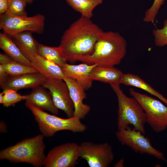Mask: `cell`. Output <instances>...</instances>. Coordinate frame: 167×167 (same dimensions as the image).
I'll return each mask as SVG.
<instances>
[{"mask_svg": "<svg viewBox=\"0 0 167 167\" xmlns=\"http://www.w3.org/2000/svg\"><path fill=\"white\" fill-rule=\"evenodd\" d=\"M102 31L91 19L82 16L71 24L64 32L59 46L67 61H77L92 54Z\"/></svg>", "mask_w": 167, "mask_h": 167, "instance_id": "6da1fadb", "label": "cell"}, {"mask_svg": "<svg viewBox=\"0 0 167 167\" xmlns=\"http://www.w3.org/2000/svg\"><path fill=\"white\" fill-rule=\"evenodd\" d=\"M127 42L119 33L102 31L90 55L79 58V61L89 65L114 66L120 63L126 52Z\"/></svg>", "mask_w": 167, "mask_h": 167, "instance_id": "7a4b0ae2", "label": "cell"}, {"mask_svg": "<svg viewBox=\"0 0 167 167\" xmlns=\"http://www.w3.org/2000/svg\"><path fill=\"white\" fill-rule=\"evenodd\" d=\"M44 137L39 134L2 150L0 159L14 163H26L35 167L43 165L46 157Z\"/></svg>", "mask_w": 167, "mask_h": 167, "instance_id": "3957f363", "label": "cell"}, {"mask_svg": "<svg viewBox=\"0 0 167 167\" xmlns=\"http://www.w3.org/2000/svg\"><path fill=\"white\" fill-rule=\"evenodd\" d=\"M110 85L117 98L118 130L126 129L131 125L135 130L144 134L147 118L141 105L134 97H127L121 89L120 84H111Z\"/></svg>", "mask_w": 167, "mask_h": 167, "instance_id": "277c9868", "label": "cell"}, {"mask_svg": "<svg viewBox=\"0 0 167 167\" xmlns=\"http://www.w3.org/2000/svg\"><path fill=\"white\" fill-rule=\"evenodd\" d=\"M25 105L33 115L44 136L51 137L56 132L62 131L77 133L83 132L87 129L86 126L77 117L73 116L63 118L48 113L27 102Z\"/></svg>", "mask_w": 167, "mask_h": 167, "instance_id": "5b68a950", "label": "cell"}, {"mask_svg": "<svg viewBox=\"0 0 167 167\" xmlns=\"http://www.w3.org/2000/svg\"><path fill=\"white\" fill-rule=\"evenodd\" d=\"M45 22V16L41 14L31 16H18L7 11L0 16V28L12 36L26 31L41 34L44 30Z\"/></svg>", "mask_w": 167, "mask_h": 167, "instance_id": "8992f818", "label": "cell"}, {"mask_svg": "<svg viewBox=\"0 0 167 167\" xmlns=\"http://www.w3.org/2000/svg\"><path fill=\"white\" fill-rule=\"evenodd\" d=\"M130 94L143 108L147 123L153 131L159 133L167 128V105L161 101L147 95L140 93L132 88Z\"/></svg>", "mask_w": 167, "mask_h": 167, "instance_id": "52a82bcc", "label": "cell"}, {"mask_svg": "<svg viewBox=\"0 0 167 167\" xmlns=\"http://www.w3.org/2000/svg\"><path fill=\"white\" fill-rule=\"evenodd\" d=\"M116 137L121 144L130 148L135 152L146 154L165 161L163 153L152 145L147 137L139 131L129 126L126 129L118 130Z\"/></svg>", "mask_w": 167, "mask_h": 167, "instance_id": "ba28073f", "label": "cell"}, {"mask_svg": "<svg viewBox=\"0 0 167 167\" xmlns=\"http://www.w3.org/2000/svg\"><path fill=\"white\" fill-rule=\"evenodd\" d=\"M79 147V158L85 160L90 167H107L114 160L112 147L108 143L94 144L85 141Z\"/></svg>", "mask_w": 167, "mask_h": 167, "instance_id": "9c48e42d", "label": "cell"}, {"mask_svg": "<svg viewBox=\"0 0 167 167\" xmlns=\"http://www.w3.org/2000/svg\"><path fill=\"white\" fill-rule=\"evenodd\" d=\"M79 145L68 143L54 147L46 156L45 167H74L79 158Z\"/></svg>", "mask_w": 167, "mask_h": 167, "instance_id": "30bf717a", "label": "cell"}, {"mask_svg": "<svg viewBox=\"0 0 167 167\" xmlns=\"http://www.w3.org/2000/svg\"><path fill=\"white\" fill-rule=\"evenodd\" d=\"M42 86L49 90L55 105L58 109L63 111L68 118L73 117L74 105L68 86L63 79H46Z\"/></svg>", "mask_w": 167, "mask_h": 167, "instance_id": "8fae6325", "label": "cell"}, {"mask_svg": "<svg viewBox=\"0 0 167 167\" xmlns=\"http://www.w3.org/2000/svg\"><path fill=\"white\" fill-rule=\"evenodd\" d=\"M46 79L39 72L16 76H10L4 82L0 84V86L3 90L12 89L17 91L42 85Z\"/></svg>", "mask_w": 167, "mask_h": 167, "instance_id": "7c38bea8", "label": "cell"}, {"mask_svg": "<svg viewBox=\"0 0 167 167\" xmlns=\"http://www.w3.org/2000/svg\"><path fill=\"white\" fill-rule=\"evenodd\" d=\"M63 80L66 84L74 106L73 116L83 119L90 111V106L83 103L86 97L85 89L75 80L65 76Z\"/></svg>", "mask_w": 167, "mask_h": 167, "instance_id": "4fadbf2b", "label": "cell"}, {"mask_svg": "<svg viewBox=\"0 0 167 167\" xmlns=\"http://www.w3.org/2000/svg\"><path fill=\"white\" fill-rule=\"evenodd\" d=\"M96 64L89 65L84 63L78 65L65 64L61 68L65 76L71 78L77 82L85 90L90 88L93 81L90 76V73Z\"/></svg>", "mask_w": 167, "mask_h": 167, "instance_id": "5bb4252c", "label": "cell"}, {"mask_svg": "<svg viewBox=\"0 0 167 167\" xmlns=\"http://www.w3.org/2000/svg\"><path fill=\"white\" fill-rule=\"evenodd\" d=\"M27 102L41 110L48 111L55 115L59 113V109L55 105L51 95L42 86L36 87L28 94L25 95Z\"/></svg>", "mask_w": 167, "mask_h": 167, "instance_id": "9a60e30c", "label": "cell"}, {"mask_svg": "<svg viewBox=\"0 0 167 167\" xmlns=\"http://www.w3.org/2000/svg\"><path fill=\"white\" fill-rule=\"evenodd\" d=\"M31 63L32 66L47 79H63L65 76L60 66L39 54L33 58Z\"/></svg>", "mask_w": 167, "mask_h": 167, "instance_id": "2e32d148", "label": "cell"}, {"mask_svg": "<svg viewBox=\"0 0 167 167\" xmlns=\"http://www.w3.org/2000/svg\"><path fill=\"white\" fill-rule=\"evenodd\" d=\"M124 74L114 66H96L92 70L90 76L93 81L97 80L105 83L120 84Z\"/></svg>", "mask_w": 167, "mask_h": 167, "instance_id": "e0dca14e", "label": "cell"}, {"mask_svg": "<svg viewBox=\"0 0 167 167\" xmlns=\"http://www.w3.org/2000/svg\"><path fill=\"white\" fill-rule=\"evenodd\" d=\"M32 33L26 31L12 36L14 42L22 52L31 62L38 55L39 44L33 37Z\"/></svg>", "mask_w": 167, "mask_h": 167, "instance_id": "ac0fdd59", "label": "cell"}, {"mask_svg": "<svg viewBox=\"0 0 167 167\" xmlns=\"http://www.w3.org/2000/svg\"><path fill=\"white\" fill-rule=\"evenodd\" d=\"M0 48L15 61L32 66L31 62L24 55L15 42L5 33H0Z\"/></svg>", "mask_w": 167, "mask_h": 167, "instance_id": "d6986e66", "label": "cell"}, {"mask_svg": "<svg viewBox=\"0 0 167 167\" xmlns=\"http://www.w3.org/2000/svg\"><path fill=\"white\" fill-rule=\"evenodd\" d=\"M121 84L142 89L155 96L167 105V98L137 75L130 73L124 74Z\"/></svg>", "mask_w": 167, "mask_h": 167, "instance_id": "ffe728a7", "label": "cell"}, {"mask_svg": "<svg viewBox=\"0 0 167 167\" xmlns=\"http://www.w3.org/2000/svg\"><path fill=\"white\" fill-rule=\"evenodd\" d=\"M75 11L79 12L81 16L91 19L94 9L103 3V0H65Z\"/></svg>", "mask_w": 167, "mask_h": 167, "instance_id": "44dd1931", "label": "cell"}, {"mask_svg": "<svg viewBox=\"0 0 167 167\" xmlns=\"http://www.w3.org/2000/svg\"><path fill=\"white\" fill-rule=\"evenodd\" d=\"M38 53L40 55L53 61L61 67L67 63V61L59 46L52 47L39 43Z\"/></svg>", "mask_w": 167, "mask_h": 167, "instance_id": "7402d4cb", "label": "cell"}, {"mask_svg": "<svg viewBox=\"0 0 167 167\" xmlns=\"http://www.w3.org/2000/svg\"><path fill=\"white\" fill-rule=\"evenodd\" d=\"M4 70L10 76L38 72L32 66H29L15 61L6 64L1 65Z\"/></svg>", "mask_w": 167, "mask_h": 167, "instance_id": "603a6c76", "label": "cell"}, {"mask_svg": "<svg viewBox=\"0 0 167 167\" xmlns=\"http://www.w3.org/2000/svg\"><path fill=\"white\" fill-rule=\"evenodd\" d=\"M3 100L2 104L6 107L14 106L16 103L25 100V95H22L17 91L12 89L3 90Z\"/></svg>", "mask_w": 167, "mask_h": 167, "instance_id": "cb8c5ba5", "label": "cell"}, {"mask_svg": "<svg viewBox=\"0 0 167 167\" xmlns=\"http://www.w3.org/2000/svg\"><path fill=\"white\" fill-rule=\"evenodd\" d=\"M165 0H154L151 6L145 11L143 20L147 23L154 24L156 16Z\"/></svg>", "mask_w": 167, "mask_h": 167, "instance_id": "d4e9b609", "label": "cell"}, {"mask_svg": "<svg viewBox=\"0 0 167 167\" xmlns=\"http://www.w3.org/2000/svg\"><path fill=\"white\" fill-rule=\"evenodd\" d=\"M152 33L156 46L161 47L167 45V18L164 21L163 27L154 29Z\"/></svg>", "mask_w": 167, "mask_h": 167, "instance_id": "484cf974", "label": "cell"}, {"mask_svg": "<svg viewBox=\"0 0 167 167\" xmlns=\"http://www.w3.org/2000/svg\"><path fill=\"white\" fill-rule=\"evenodd\" d=\"M27 3L24 0H8L7 11L18 16H26L25 8Z\"/></svg>", "mask_w": 167, "mask_h": 167, "instance_id": "4316f807", "label": "cell"}, {"mask_svg": "<svg viewBox=\"0 0 167 167\" xmlns=\"http://www.w3.org/2000/svg\"><path fill=\"white\" fill-rule=\"evenodd\" d=\"M11 57L6 54H0V64L4 65L14 61Z\"/></svg>", "mask_w": 167, "mask_h": 167, "instance_id": "83f0119b", "label": "cell"}, {"mask_svg": "<svg viewBox=\"0 0 167 167\" xmlns=\"http://www.w3.org/2000/svg\"><path fill=\"white\" fill-rule=\"evenodd\" d=\"M8 0H0V15H3L7 11Z\"/></svg>", "mask_w": 167, "mask_h": 167, "instance_id": "f1b7e54d", "label": "cell"}, {"mask_svg": "<svg viewBox=\"0 0 167 167\" xmlns=\"http://www.w3.org/2000/svg\"><path fill=\"white\" fill-rule=\"evenodd\" d=\"M9 76L0 64V84L4 82Z\"/></svg>", "mask_w": 167, "mask_h": 167, "instance_id": "f546056e", "label": "cell"}, {"mask_svg": "<svg viewBox=\"0 0 167 167\" xmlns=\"http://www.w3.org/2000/svg\"><path fill=\"white\" fill-rule=\"evenodd\" d=\"M114 167H122L124 166V160L123 158L121 159L114 165Z\"/></svg>", "mask_w": 167, "mask_h": 167, "instance_id": "4dcf8cb0", "label": "cell"}, {"mask_svg": "<svg viewBox=\"0 0 167 167\" xmlns=\"http://www.w3.org/2000/svg\"><path fill=\"white\" fill-rule=\"evenodd\" d=\"M6 126L5 123L4 122L1 121L0 122V132H5L6 130Z\"/></svg>", "mask_w": 167, "mask_h": 167, "instance_id": "1f68e13d", "label": "cell"}, {"mask_svg": "<svg viewBox=\"0 0 167 167\" xmlns=\"http://www.w3.org/2000/svg\"><path fill=\"white\" fill-rule=\"evenodd\" d=\"M3 100V93L2 92L0 93V103L2 104Z\"/></svg>", "mask_w": 167, "mask_h": 167, "instance_id": "d6a6232c", "label": "cell"}, {"mask_svg": "<svg viewBox=\"0 0 167 167\" xmlns=\"http://www.w3.org/2000/svg\"><path fill=\"white\" fill-rule=\"evenodd\" d=\"M27 3L31 4L33 1L34 0H24Z\"/></svg>", "mask_w": 167, "mask_h": 167, "instance_id": "836d02e7", "label": "cell"}, {"mask_svg": "<svg viewBox=\"0 0 167 167\" xmlns=\"http://www.w3.org/2000/svg\"><path fill=\"white\" fill-rule=\"evenodd\" d=\"M165 161H166V164L167 165V160H166Z\"/></svg>", "mask_w": 167, "mask_h": 167, "instance_id": "e575fe53", "label": "cell"}]
</instances>
